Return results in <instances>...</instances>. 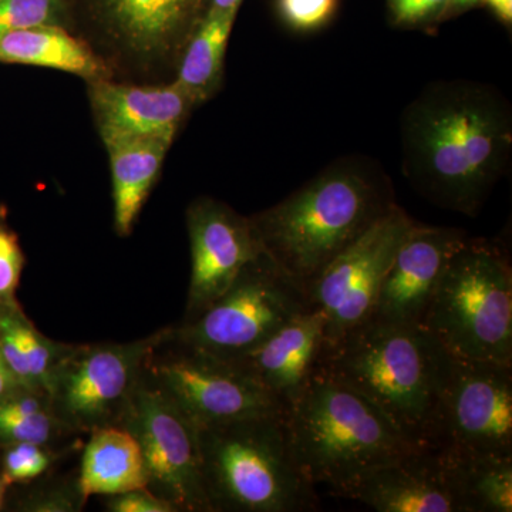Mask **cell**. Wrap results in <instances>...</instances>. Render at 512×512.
<instances>
[{"instance_id":"obj_17","label":"cell","mask_w":512,"mask_h":512,"mask_svg":"<svg viewBox=\"0 0 512 512\" xmlns=\"http://www.w3.org/2000/svg\"><path fill=\"white\" fill-rule=\"evenodd\" d=\"M94 120L103 143L119 138H160L173 144L194 103L174 82L89 83Z\"/></svg>"},{"instance_id":"obj_3","label":"cell","mask_w":512,"mask_h":512,"mask_svg":"<svg viewBox=\"0 0 512 512\" xmlns=\"http://www.w3.org/2000/svg\"><path fill=\"white\" fill-rule=\"evenodd\" d=\"M396 204L367 165H332L268 210L252 215L262 249L305 292L312 279Z\"/></svg>"},{"instance_id":"obj_30","label":"cell","mask_w":512,"mask_h":512,"mask_svg":"<svg viewBox=\"0 0 512 512\" xmlns=\"http://www.w3.org/2000/svg\"><path fill=\"white\" fill-rule=\"evenodd\" d=\"M82 494L79 485H62V487L49 488L43 493L36 494L30 498L28 503L23 504V510L33 512H76L82 510Z\"/></svg>"},{"instance_id":"obj_23","label":"cell","mask_w":512,"mask_h":512,"mask_svg":"<svg viewBox=\"0 0 512 512\" xmlns=\"http://www.w3.org/2000/svg\"><path fill=\"white\" fill-rule=\"evenodd\" d=\"M238 10L205 12L178 59L174 83L194 106L210 100L221 87L225 53Z\"/></svg>"},{"instance_id":"obj_37","label":"cell","mask_w":512,"mask_h":512,"mask_svg":"<svg viewBox=\"0 0 512 512\" xmlns=\"http://www.w3.org/2000/svg\"><path fill=\"white\" fill-rule=\"evenodd\" d=\"M5 490L6 485L2 483V480H0V508H2L3 505V498H5Z\"/></svg>"},{"instance_id":"obj_18","label":"cell","mask_w":512,"mask_h":512,"mask_svg":"<svg viewBox=\"0 0 512 512\" xmlns=\"http://www.w3.org/2000/svg\"><path fill=\"white\" fill-rule=\"evenodd\" d=\"M325 342V319L309 306L261 345L231 362L272 394L285 410L305 389Z\"/></svg>"},{"instance_id":"obj_27","label":"cell","mask_w":512,"mask_h":512,"mask_svg":"<svg viewBox=\"0 0 512 512\" xmlns=\"http://www.w3.org/2000/svg\"><path fill=\"white\" fill-rule=\"evenodd\" d=\"M57 454L49 446L18 443L6 446L0 480L9 487L12 484L29 483L45 474L53 466Z\"/></svg>"},{"instance_id":"obj_21","label":"cell","mask_w":512,"mask_h":512,"mask_svg":"<svg viewBox=\"0 0 512 512\" xmlns=\"http://www.w3.org/2000/svg\"><path fill=\"white\" fill-rule=\"evenodd\" d=\"M84 447L79 485L83 500L147 488L143 453L130 431L121 426L93 431Z\"/></svg>"},{"instance_id":"obj_20","label":"cell","mask_w":512,"mask_h":512,"mask_svg":"<svg viewBox=\"0 0 512 512\" xmlns=\"http://www.w3.org/2000/svg\"><path fill=\"white\" fill-rule=\"evenodd\" d=\"M113 181L114 228L128 237L156 184L171 144L160 138L106 141Z\"/></svg>"},{"instance_id":"obj_35","label":"cell","mask_w":512,"mask_h":512,"mask_svg":"<svg viewBox=\"0 0 512 512\" xmlns=\"http://www.w3.org/2000/svg\"><path fill=\"white\" fill-rule=\"evenodd\" d=\"M244 0H207V12H229L239 10Z\"/></svg>"},{"instance_id":"obj_6","label":"cell","mask_w":512,"mask_h":512,"mask_svg":"<svg viewBox=\"0 0 512 512\" xmlns=\"http://www.w3.org/2000/svg\"><path fill=\"white\" fill-rule=\"evenodd\" d=\"M421 326L458 359L512 365V269L504 249L467 238L444 266Z\"/></svg>"},{"instance_id":"obj_11","label":"cell","mask_w":512,"mask_h":512,"mask_svg":"<svg viewBox=\"0 0 512 512\" xmlns=\"http://www.w3.org/2000/svg\"><path fill=\"white\" fill-rule=\"evenodd\" d=\"M119 426L141 448L147 490L177 512H212L202 480L197 426L144 372Z\"/></svg>"},{"instance_id":"obj_22","label":"cell","mask_w":512,"mask_h":512,"mask_svg":"<svg viewBox=\"0 0 512 512\" xmlns=\"http://www.w3.org/2000/svg\"><path fill=\"white\" fill-rule=\"evenodd\" d=\"M72 348L43 335L20 305L0 308V350L25 389L47 396L57 367Z\"/></svg>"},{"instance_id":"obj_28","label":"cell","mask_w":512,"mask_h":512,"mask_svg":"<svg viewBox=\"0 0 512 512\" xmlns=\"http://www.w3.org/2000/svg\"><path fill=\"white\" fill-rule=\"evenodd\" d=\"M25 268V254L18 235L0 212V308L19 305L16 292Z\"/></svg>"},{"instance_id":"obj_13","label":"cell","mask_w":512,"mask_h":512,"mask_svg":"<svg viewBox=\"0 0 512 512\" xmlns=\"http://www.w3.org/2000/svg\"><path fill=\"white\" fill-rule=\"evenodd\" d=\"M437 448L451 457H512V365L454 357Z\"/></svg>"},{"instance_id":"obj_10","label":"cell","mask_w":512,"mask_h":512,"mask_svg":"<svg viewBox=\"0 0 512 512\" xmlns=\"http://www.w3.org/2000/svg\"><path fill=\"white\" fill-rule=\"evenodd\" d=\"M165 330L127 343L73 345L50 383V406L69 431L119 426L151 350Z\"/></svg>"},{"instance_id":"obj_7","label":"cell","mask_w":512,"mask_h":512,"mask_svg":"<svg viewBox=\"0 0 512 512\" xmlns=\"http://www.w3.org/2000/svg\"><path fill=\"white\" fill-rule=\"evenodd\" d=\"M72 32L114 72L153 74L177 66L207 12V0H69Z\"/></svg>"},{"instance_id":"obj_25","label":"cell","mask_w":512,"mask_h":512,"mask_svg":"<svg viewBox=\"0 0 512 512\" xmlns=\"http://www.w3.org/2000/svg\"><path fill=\"white\" fill-rule=\"evenodd\" d=\"M69 431L56 419L49 397L22 389L0 399V446L33 443L50 446Z\"/></svg>"},{"instance_id":"obj_15","label":"cell","mask_w":512,"mask_h":512,"mask_svg":"<svg viewBox=\"0 0 512 512\" xmlns=\"http://www.w3.org/2000/svg\"><path fill=\"white\" fill-rule=\"evenodd\" d=\"M467 238L461 229L426 227L417 222L397 249L366 320L421 325L444 266Z\"/></svg>"},{"instance_id":"obj_8","label":"cell","mask_w":512,"mask_h":512,"mask_svg":"<svg viewBox=\"0 0 512 512\" xmlns=\"http://www.w3.org/2000/svg\"><path fill=\"white\" fill-rule=\"evenodd\" d=\"M309 308L305 292L265 252L241 269L200 315L171 326L175 338L232 360Z\"/></svg>"},{"instance_id":"obj_4","label":"cell","mask_w":512,"mask_h":512,"mask_svg":"<svg viewBox=\"0 0 512 512\" xmlns=\"http://www.w3.org/2000/svg\"><path fill=\"white\" fill-rule=\"evenodd\" d=\"M284 423L303 477L342 497L370 471L417 448L365 397L315 370Z\"/></svg>"},{"instance_id":"obj_26","label":"cell","mask_w":512,"mask_h":512,"mask_svg":"<svg viewBox=\"0 0 512 512\" xmlns=\"http://www.w3.org/2000/svg\"><path fill=\"white\" fill-rule=\"evenodd\" d=\"M40 26L72 32L69 0H0V36Z\"/></svg>"},{"instance_id":"obj_24","label":"cell","mask_w":512,"mask_h":512,"mask_svg":"<svg viewBox=\"0 0 512 512\" xmlns=\"http://www.w3.org/2000/svg\"><path fill=\"white\" fill-rule=\"evenodd\" d=\"M446 456L463 512L512 511V457Z\"/></svg>"},{"instance_id":"obj_19","label":"cell","mask_w":512,"mask_h":512,"mask_svg":"<svg viewBox=\"0 0 512 512\" xmlns=\"http://www.w3.org/2000/svg\"><path fill=\"white\" fill-rule=\"evenodd\" d=\"M0 63L47 67L87 83L113 79V70L82 37L60 26L15 30L0 36Z\"/></svg>"},{"instance_id":"obj_33","label":"cell","mask_w":512,"mask_h":512,"mask_svg":"<svg viewBox=\"0 0 512 512\" xmlns=\"http://www.w3.org/2000/svg\"><path fill=\"white\" fill-rule=\"evenodd\" d=\"M22 389H25V387L19 382L18 377L13 375L5 357L2 355V350H0V399H5L9 394L19 392Z\"/></svg>"},{"instance_id":"obj_34","label":"cell","mask_w":512,"mask_h":512,"mask_svg":"<svg viewBox=\"0 0 512 512\" xmlns=\"http://www.w3.org/2000/svg\"><path fill=\"white\" fill-rule=\"evenodd\" d=\"M481 2L493 10L504 23L510 25L512 22V0H481Z\"/></svg>"},{"instance_id":"obj_12","label":"cell","mask_w":512,"mask_h":512,"mask_svg":"<svg viewBox=\"0 0 512 512\" xmlns=\"http://www.w3.org/2000/svg\"><path fill=\"white\" fill-rule=\"evenodd\" d=\"M416 224L394 204L306 286L309 306L318 309L325 319L323 346L336 342L369 318L384 275Z\"/></svg>"},{"instance_id":"obj_2","label":"cell","mask_w":512,"mask_h":512,"mask_svg":"<svg viewBox=\"0 0 512 512\" xmlns=\"http://www.w3.org/2000/svg\"><path fill=\"white\" fill-rule=\"evenodd\" d=\"M453 360L421 325L366 320L323 346L315 372L365 397L413 446L437 448Z\"/></svg>"},{"instance_id":"obj_31","label":"cell","mask_w":512,"mask_h":512,"mask_svg":"<svg viewBox=\"0 0 512 512\" xmlns=\"http://www.w3.org/2000/svg\"><path fill=\"white\" fill-rule=\"evenodd\" d=\"M110 512H177L173 505L147 488H136L116 495H110L106 503Z\"/></svg>"},{"instance_id":"obj_36","label":"cell","mask_w":512,"mask_h":512,"mask_svg":"<svg viewBox=\"0 0 512 512\" xmlns=\"http://www.w3.org/2000/svg\"><path fill=\"white\" fill-rule=\"evenodd\" d=\"M478 2H480V0H450L448 9H450V6L457 9L470 8V6L477 5Z\"/></svg>"},{"instance_id":"obj_14","label":"cell","mask_w":512,"mask_h":512,"mask_svg":"<svg viewBox=\"0 0 512 512\" xmlns=\"http://www.w3.org/2000/svg\"><path fill=\"white\" fill-rule=\"evenodd\" d=\"M191 281L183 322L207 309L241 269L264 252L251 218L225 202L202 197L187 210Z\"/></svg>"},{"instance_id":"obj_9","label":"cell","mask_w":512,"mask_h":512,"mask_svg":"<svg viewBox=\"0 0 512 512\" xmlns=\"http://www.w3.org/2000/svg\"><path fill=\"white\" fill-rule=\"evenodd\" d=\"M143 372L195 426L286 412L271 393L231 360L175 338L171 326L151 350Z\"/></svg>"},{"instance_id":"obj_29","label":"cell","mask_w":512,"mask_h":512,"mask_svg":"<svg viewBox=\"0 0 512 512\" xmlns=\"http://www.w3.org/2000/svg\"><path fill=\"white\" fill-rule=\"evenodd\" d=\"M278 8L293 29L313 30L329 22L338 0H278Z\"/></svg>"},{"instance_id":"obj_1","label":"cell","mask_w":512,"mask_h":512,"mask_svg":"<svg viewBox=\"0 0 512 512\" xmlns=\"http://www.w3.org/2000/svg\"><path fill=\"white\" fill-rule=\"evenodd\" d=\"M508 101L473 82L431 84L403 116L404 173L434 204L474 217L507 171Z\"/></svg>"},{"instance_id":"obj_32","label":"cell","mask_w":512,"mask_h":512,"mask_svg":"<svg viewBox=\"0 0 512 512\" xmlns=\"http://www.w3.org/2000/svg\"><path fill=\"white\" fill-rule=\"evenodd\" d=\"M450 0H390V9L399 25H419L447 12Z\"/></svg>"},{"instance_id":"obj_5","label":"cell","mask_w":512,"mask_h":512,"mask_svg":"<svg viewBox=\"0 0 512 512\" xmlns=\"http://www.w3.org/2000/svg\"><path fill=\"white\" fill-rule=\"evenodd\" d=\"M285 414L197 426L212 512H305L319 507L286 439Z\"/></svg>"},{"instance_id":"obj_16","label":"cell","mask_w":512,"mask_h":512,"mask_svg":"<svg viewBox=\"0 0 512 512\" xmlns=\"http://www.w3.org/2000/svg\"><path fill=\"white\" fill-rule=\"evenodd\" d=\"M379 512H463L440 448L417 447L375 468L343 495Z\"/></svg>"}]
</instances>
